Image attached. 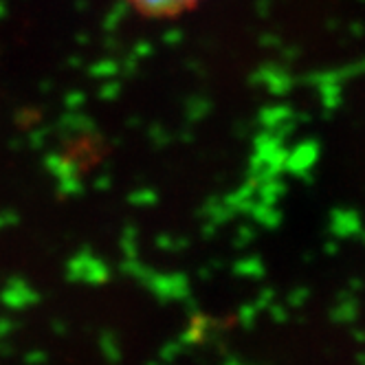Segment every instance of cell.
<instances>
[{"instance_id":"obj_3","label":"cell","mask_w":365,"mask_h":365,"mask_svg":"<svg viewBox=\"0 0 365 365\" xmlns=\"http://www.w3.org/2000/svg\"><path fill=\"white\" fill-rule=\"evenodd\" d=\"M354 339L359 343H365V330H354Z\"/></svg>"},{"instance_id":"obj_1","label":"cell","mask_w":365,"mask_h":365,"mask_svg":"<svg viewBox=\"0 0 365 365\" xmlns=\"http://www.w3.org/2000/svg\"><path fill=\"white\" fill-rule=\"evenodd\" d=\"M132 3L137 9L150 16H172L176 11H182L185 7H192L198 0H132Z\"/></svg>"},{"instance_id":"obj_2","label":"cell","mask_w":365,"mask_h":365,"mask_svg":"<svg viewBox=\"0 0 365 365\" xmlns=\"http://www.w3.org/2000/svg\"><path fill=\"white\" fill-rule=\"evenodd\" d=\"M330 317L335 323H354L359 317V308H357V303H343V306H337L332 311Z\"/></svg>"}]
</instances>
